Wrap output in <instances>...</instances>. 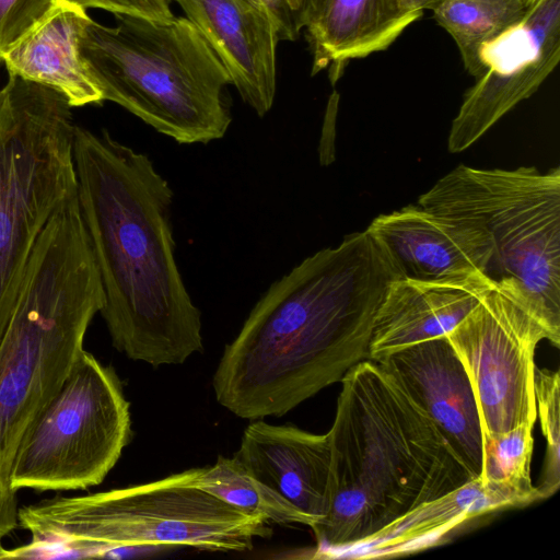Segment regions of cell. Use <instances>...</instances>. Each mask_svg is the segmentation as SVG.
Listing matches in <instances>:
<instances>
[{
	"label": "cell",
	"instance_id": "obj_26",
	"mask_svg": "<svg viewBox=\"0 0 560 560\" xmlns=\"http://www.w3.org/2000/svg\"><path fill=\"white\" fill-rule=\"evenodd\" d=\"M330 0H305L299 19V30L308 26L324 12Z\"/></svg>",
	"mask_w": 560,
	"mask_h": 560
},
{
	"label": "cell",
	"instance_id": "obj_17",
	"mask_svg": "<svg viewBox=\"0 0 560 560\" xmlns=\"http://www.w3.org/2000/svg\"><path fill=\"white\" fill-rule=\"evenodd\" d=\"M85 9L56 1L54 8L3 56L9 74L61 93L71 107L101 104L103 96L79 54Z\"/></svg>",
	"mask_w": 560,
	"mask_h": 560
},
{
	"label": "cell",
	"instance_id": "obj_18",
	"mask_svg": "<svg viewBox=\"0 0 560 560\" xmlns=\"http://www.w3.org/2000/svg\"><path fill=\"white\" fill-rule=\"evenodd\" d=\"M422 14L407 10L401 0H330L305 27L312 75L328 68L335 84L349 60L387 49Z\"/></svg>",
	"mask_w": 560,
	"mask_h": 560
},
{
	"label": "cell",
	"instance_id": "obj_28",
	"mask_svg": "<svg viewBox=\"0 0 560 560\" xmlns=\"http://www.w3.org/2000/svg\"><path fill=\"white\" fill-rule=\"evenodd\" d=\"M284 2H285L288 10L290 11V14H291L293 21H294L295 28L300 33L299 19H300L301 12L303 10L305 0H284Z\"/></svg>",
	"mask_w": 560,
	"mask_h": 560
},
{
	"label": "cell",
	"instance_id": "obj_14",
	"mask_svg": "<svg viewBox=\"0 0 560 560\" xmlns=\"http://www.w3.org/2000/svg\"><path fill=\"white\" fill-rule=\"evenodd\" d=\"M376 363L432 420L475 479L481 471L480 415L466 369L446 336L392 351Z\"/></svg>",
	"mask_w": 560,
	"mask_h": 560
},
{
	"label": "cell",
	"instance_id": "obj_15",
	"mask_svg": "<svg viewBox=\"0 0 560 560\" xmlns=\"http://www.w3.org/2000/svg\"><path fill=\"white\" fill-rule=\"evenodd\" d=\"M234 457L258 482L290 503L313 527L327 514L331 447L328 432L253 420Z\"/></svg>",
	"mask_w": 560,
	"mask_h": 560
},
{
	"label": "cell",
	"instance_id": "obj_7",
	"mask_svg": "<svg viewBox=\"0 0 560 560\" xmlns=\"http://www.w3.org/2000/svg\"><path fill=\"white\" fill-rule=\"evenodd\" d=\"M418 205L470 220L493 243L488 278L509 292L560 346V168H475L440 178Z\"/></svg>",
	"mask_w": 560,
	"mask_h": 560
},
{
	"label": "cell",
	"instance_id": "obj_10",
	"mask_svg": "<svg viewBox=\"0 0 560 560\" xmlns=\"http://www.w3.org/2000/svg\"><path fill=\"white\" fill-rule=\"evenodd\" d=\"M446 337L462 360L483 433L537 420L535 351L544 327L505 290L490 288Z\"/></svg>",
	"mask_w": 560,
	"mask_h": 560
},
{
	"label": "cell",
	"instance_id": "obj_21",
	"mask_svg": "<svg viewBox=\"0 0 560 560\" xmlns=\"http://www.w3.org/2000/svg\"><path fill=\"white\" fill-rule=\"evenodd\" d=\"M194 486L248 516L305 525L304 517L290 503L253 478L234 456H219L212 466L198 468Z\"/></svg>",
	"mask_w": 560,
	"mask_h": 560
},
{
	"label": "cell",
	"instance_id": "obj_3",
	"mask_svg": "<svg viewBox=\"0 0 560 560\" xmlns=\"http://www.w3.org/2000/svg\"><path fill=\"white\" fill-rule=\"evenodd\" d=\"M318 547L343 552L422 503L471 480L432 420L370 359L341 380Z\"/></svg>",
	"mask_w": 560,
	"mask_h": 560
},
{
	"label": "cell",
	"instance_id": "obj_4",
	"mask_svg": "<svg viewBox=\"0 0 560 560\" xmlns=\"http://www.w3.org/2000/svg\"><path fill=\"white\" fill-rule=\"evenodd\" d=\"M105 296L78 199L40 233L0 342V540L18 525V450L84 350Z\"/></svg>",
	"mask_w": 560,
	"mask_h": 560
},
{
	"label": "cell",
	"instance_id": "obj_30",
	"mask_svg": "<svg viewBox=\"0 0 560 560\" xmlns=\"http://www.w3.org/2000/svg\"><path fill=\"white\" fill-rule=\"evenodd\" d=\"M527 3L530 1V0H525Z\"/></svg>",
	"mask_w": 560,
	"mask_h": 560
},
{
	"label": "cell",
	"instance_id": "obj_2",
	"mask_svg": "<svg viewBox=\"0 0 560 560\" xmlns=\"http://www.w3.org/2000/svg\"><path fill=\"white\" fill-rule=\"evenodd\" d=\"M77 198L101 277L113 346L154 368L203 348L201 314L175 259L174 192L148 155L75 125Z\"/></svg>",
	"mask_w": 560,
	"mask_h": 560
},
{
	"label": "cell",
	"instance_id": "obj_6",
	"mask_svg": "<svg viewBox=\"0 0 560 560\" xmlns=\"http://www.w3.org/2000/svg\"><path fill=\"white\" fill-rule=\"evenodd\" d=\"M115 20L110 27L89 16L79 37L80 58L103 101L179 144L223 138L232 122V81L199 30L187 18Z\"/></svg>",
	"mask_w": 560,
	"mask_h": 560
},
{
	"label": "cell",
	"instance_id": "obj_19",
	"mask_svg": "<svg viewBox=\"0 0 560 560\" xmlns=\"http://www.w3.org/2000/svg\"><path fill=\"white\" fill-rule=\"evenodd\" d=\"M526 503L510 490L483 485L479 478L420 504L339 556L374 559L416 552L433 545L476 517Z\"/></svg>",
	"mask_w": 560,
	"mask_h": 560
},
{
	"label": "cell",
	"instance_id": "obj_13",
	"mask_svg": "<svg viewBox=\"0 0 560 560\" xmlns=\"http://www.w3.org/2000/svg\"><path fill=\"white\" fill-rule=\"evenodd\" d=\"M366 230L387 256L397 279L459 280L487 276L491 266L493 243L481 226L419 205L380 214Z\"/></svg>",
	"mask_w": 560,
	"mask_h": 560
},
{
	"label": "cell",
	"instance_id": "obj_22",
	"mask_svg": "<svg viewBox=\"0 0 560 560\" xmlns=\"http://www.w3.org/2000/svg\"><path fill=\"white\" fill-rule=\"evenodd\" d=\"M533 428L520 424L503 433H483L479 480L512 491L526 504L539 500L530 479Z\"/></svg>",
	"mask_w": 560,
	"mask_h": 560
},
{
	"label": "cell",
	"instance_id": "obj_5",
	"mask_svg": "<svg viewBox=\"0 0 560 560\" xmlns=\"http://www.w3.org/2000/svg\"><path fill=\"white\" fill-rule=\"evenodd\" d=\"M197 472L19 508L18 525L30 540L7 548L5 559L101 558L147 546L245 551L270 537L268 522L194 486Z\"/></svg>",
	"mask_w": 560,
	"mask_h": 560
},
{
	"label": "cell",
	"instance_id": "obj_27",
	"mask_svg": "<svg viewBox=\"0 0 560 560\" xmlns=\"http://www.w3.org/2000/svg\"><path fill=\"white\" fill-rule=\"evenodd\" d=\"M444 0H401L402 5L410 11L423 12L425 9H433Z\"/></svg>",
	"mask_w": 560,
	"mask_h": 560
},
{
	"label": "cell",
	"instance_id": "obj_11",
	"mask_svg": "<svg viewBox=\"0 0 560 560\" xmlns=\"http://www.w3.org/2000/svg\"><path fill=\"white\" fill-rule=\"evenodd\" d=\"M559 59L560 0H530L517 22L480 47V74L452 121L448 151L459 153L471 147L532 96Z\"/></svg>",
	"mask_w": 560,
	"mask_h": 560
},
{
	"label": "cell",
	"instance_id": "obj_23",
	"mask_svg": "<svg viewBox=\"0 0 560 560\" xmlns=\"http://www.w3.org/2000/svg\"><path fill=\"white\" fill-rule=\"evenodd\" d=\"M535 394L537 418L546 439V456L540 482L536 486L539 500L551 497L560 486V376L559 371L536 369Z\"/></svg>",
	"mask_w": 560,
	"mask_h": 560
},
{
	"label": "cell",
	"instance_id": "obj_24",
	"mask_svg": "<svg viewBox=\"0 0 560 560\" xmlns=\"http://www.w3.org/2000/svg\"><path fill=\"white\" fill-rule=\"evenodd\" d=\"M55 3L54 0H0V61Z\"/></svg>",
	"mask_w": 560,
	"mask_h": 560
},
{
	"label": "cell",
	"instance_id": "obj_16",
	"mask_svg": "<svg viewBox=\"0 0 560 560\" xmlns=\"http://www.w3.org/2000/svg\"><path fill=\"white\" fill-rule=\"evenodd\" d=\"M494 285L485 275L450 281L393 280L376 312L369 359L446 336Z\"/></svg>",
	"mask_w": 560,
	"mask_h": 560
},
{
	"label": "cell",
	"instance_id": "obj_29",
	"mask_svg": "<svg viewBox=\"0 0 560 560\" xmlns=\"http://www.w3.org/2000/svg\"><path fill=\"white\" fill-rule=\"evenodd\" d=\"M3 552H4V546L1 544L0 541V559L2 558L3 556Z\"/></svg>",
	"mask_w": 560,
	"mask_h": 560
},
{
	"label": "cell",
	"instance_id": "obj_12",
	"mask_svg": "<svg viewBox=\"0 0 560 560\" xmlns=\"http://www.w3.org/2000/svg\"><path fill=\"white\" fill-rule=\"evenodd\" d=\"M215 51L243 101L262 117L276 95V51L299 32L284 0H175Z\"/></svg>",
	"mask_w": 560,
	"mask_h": 560
},
{
	"label": "cell",
	"instance_id": "obj_8",
	"mask_svg": "<svg viewBox=\"0 0 560 560\" xmlns=\"http://www.w3.org/2000/svg\"><path fill=\"white\" fill-rule=\"evenodd\" d=\"M71 108L18 75L0 90V342L40 233L77 196Z\"/></svg>",
	"mask_w": 560,
	"mask_h": 560
},
{
	"label": "cell",
	"instance_id": "obj_1",
	"mask_svg": "<svg viewBox=\"0 0 560 560\" xmlns=\"http://www.w3.org/2000/svg\"><path fill=\"white\" fill-rule=\"evenodd\" d=\"M397 275L368 230L346 235L275 281L213 375L236 417H281L369 359L374 318Z\"/></svg>",
	"mask_w": 560,
	"mask_h": 560
},
{
	"label": "cell",
	"instance_id": "obj_25",
	"mask_svg": "<svg viewBox=\"0 0 560 560\" xmlns=\"http://www.w3.org/2000/svg\"><path fill=\"white\" fill-rule=\"evenodd\" d=\"M71 3L83 9L98 8L114 14H128L167 22L174 18L170 0H54Z\"/></svg>",
	"mask_w": 560,
	"mask_h": 560
},
{
	"label": "cell",
	"instance_id": "obj_9",
	"mask_svg": "<svg viewBox=\"0 0 560 560\" xmlns=\"http://www.w3.org/2000/svg\"><path fill=\"white\" fill-rule=\"evenodd\" d=\"M130 424L116 372L83 350L24 436L12 489L86 490L102 483L130 441Z\"/></svg>",
	"mask_w": 560,
	"mask_h": 560
},
{
	"label": "cell",
	"instance_id": "obj_20",
	"mask_svg": "<svg viewBox=\"0 0 560 560\" xmlns=\"http://www.w3.org/2000/svg\"><path fill=\"white\" fill-rule=\"evenodd\" d=\"M526 7L525 0H444L432 11L456 43L467 72L477 78L480 47L517 22Z\"/></svg>",
	"mask_w": 560,
	"mask_h": 560
}]
</instances>
